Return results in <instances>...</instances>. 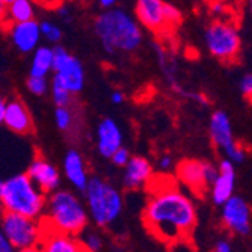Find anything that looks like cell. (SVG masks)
Returning a JSON list of instances; mask_svg holds the SVG:
<instances>
[{"instance_id": "6da1fadb", "label": "cell", "mask_w": 252, "mask_h": 252, "mask_svg": "<svg viewBox=\"0 0 252 252\" xmlns=\"http://www.w3.org/2000/svg\"><path fill=\"white\" fill-rule=\"evenodd\" d=\"M148 190L142 219L150 234L168 245L189 240L198 222L192 199L168 175H154Z\"/></svg>"}, {"instance_id": "7a4b0ae2", "label": "cell", "mask_w": 252, "mask_h": 252, "mask_svg": "<svg viewBox=\"0 0 252 252\" xmlns=\"http://www.w3.org/2000/svg\"><path fill=\"white\" fill-rule=\"evenodd\" d=\"M94 32L109 55L134 53L144 41L137 20L124 9L109 8L94 20Z\"/></svg>"}, {"instance_id": "3957f363", "label": "cell", "mask_w": 252, "mask_h": 252, "mask_svg": "<svg viewBox=\"0 0 252 252\" xmlns=\"http://www.w3.org/2000/svg\"><path fill=\"white\" fill-rule=\"evenodd\" d=\"M88 220L89 215L86 205L74 192L56 189L49 193L41 216L44 226L65 234L79 236L86 228Z\"/></svg>"}, {"instance_id": "277c9868", "label": "cell", "mask_w": 252, "mask_h": 252, "mask_svg": "<svg viewBox=\"0 0 252 252\" xmlns=\"http://www.w3.org/2000/svg\"><path fill=\"white\" fill-rule=\"evenodd\" d=\"M0 201H2L5 212L41 219L47 195L33 185L28 174H17L5 180V188Z\"/></svg>"}, {"instance_id": "5b68a950", "label": "cell", "mask_w": 252, "mask_h": 252, "mask_svg": "<svg viewBox=\"0 0 252 252\" xmlns=\"http://www.w3.org/2000/svg\"><path fill=\"white\" fill-rule=\"evenodd\" d=\"M83 192L88 215L98 226H107L113 223L123 213V195L107 181L98 177L89 178V183Z\"/></svg>"}, {"instance_id": "8992f818", "label": "cell", "mask_w": 252, "mask_h": 252, "mask_svg": "<svg viewBox=\"0 0 252 252\" xmlns=\"http://www.w3.org/2000/svg\"><path fill=\"white\" fill-rule=\"evenodd\" d=\"M134 18L154 35H171L181 23V12L165 0H136Z\"/></svg>"}, {"instance_id": "52a82bcc", "label": "cell", "mask_w": 252, "mask_h": 252, "mask_svg": "<svg viewBox=\"0 0 252 252\" xmlns=\"http://www.w3.org/2000/svg\"><path fill=\"white\" fill-rule=\"evenodd\" d=\"M204 41L209 53L216 59L225 63H233L239 59L242 42L237 26L231 20H215L205 31Z\"/></svg>"}, {"instance_id": "ba28073f", "label": "cell", "mask_w": 252, "mask_h": 252, "mask_svg": "<svg viewBox=\"0 0 252 252\" xmlns=\"http://www.w3.org/2000/svg\"><path fill=\"white\" fill-rule=\"evenodd\" d=\"M0 228H2V231L15 249H23L38 246L44 225L41 219L12 212H3L2 218H0Z\"/></svg>"}, {"instance_id": "9c48e42d", "label": "cell", "mask_w": 252, "mask_h": 252, "mask_svg": "<svg viewBox=\"0 0 252 252\" xmlns=\"http://www.w3.org/2000/svg\"><path fill=\"white\" fill-rule=\"evenodd\" d=\"M53 82L65 86L71 94H79L85 86V68L79 58L63 47H55Z\"/></svg>"}, {"instance_id": "30bf717a", "label": "cell", "mask_w": 252, "mask_h": 252, "mask_svg": "<svg viewBox=\"0 0 252 252\" xmlns=\"http://www.w3.org/2000/svg\"><path fill=\"white\" fill-rule=\"evenodd\" d=\"M252 215L245 199L231 196L222 204V223L228 231L234 234H248L251 231Z\"/></svg>"}, {"instance_id": "8fae6325", "label": "cell", "mask_w": 252, "mask_h": 252, "mask_svg": "<svg viewBox=\"0 0 252 252\" xmlns=\"http://www.w3.org/2000/svg\"><path fill=\"white\" fill-rule=\"evenodd\" d=\"M12 42L14 47L20 53H32L41 42L39 23L36 20H29L23 23H9L3 28Z\"/></svg>"}, {"instance_id": "7c38bea8", "label": "cell", "mask_w": 252, "mask_h": 252, "mask_svg": "<svg viewBox=\"0 0 252 252\" xmlns=\"http://www.w3.org/2000/svg\"><path fill=\"white\" fill-rule=\"evenodd\" d=\"M175 171L180 185L189 189L196 196H202L205 190H207V188H210L207 178H205V162L188 158L180 162Z\"/></svg>"}, {"instance_id": "4fadbf2b", "label": "cell", "mask_w": 252, "mask_h": 252, "mask_svg": "<svg viewBox=\"0 0 252 252\" xmlns=\"http://www.w3.org/2000/svg\"><path fill=\"white\" fill-rule=\"evenodd\" d=\"M28 177L33 181V185L39 188L45 195H49L59 189L61 172L59 169L42 156H36L28 168Z\"/></svg>"}, {"instance_id": "5bb4252c", "label": "cell", "mask_w": 252, "mask_h": 252, "mask_svg": "<svg viewBox=\"0 0 252 252\" xmlns=\"http://www.w3.org/2000/svg\"><path fill=\"white\" fill-rule=\"evenodd\" d=\"M123 130L118 126V123L113 118H104L98 123L95 130V142L98 153L109 158L113 151H117L120 147H123Z\"/></svg>"}, {"instance_id": "9a60e30c", "label": "cell", "mask_w": 252, "mask_h": 252, "mask_svg": "<svg viewBox=\"0 0 252 252\" xmlns=\"http://www.w3.org/2000/svg\"><path fill=\"white\" fill-rule=\"evenodd\" d=\"M38 248L41 252H86L79 236L65 234L47 226H44Z\"/></svg>"}, {"instance_id": "2e32d148", "label": "cell", "mask_w": 252, "mask_h": 252, "mask_svg": "<svg viewBox=\"0 0 252 252\" xmlns=\"http://www.w3.org/2000/svg\"><path fill=\"white\" fill-rule=\"evenodd\" d=\"M154 177L153 166L145 157L134 156L130 157L127 165L124 166V186L130 190H139L148 188Z\"/></svg>"}, {"instance_id": "e0dca14e", "label": "cell", "mask_w": 252, "mask_h": 252, "mask_svg": "<svg viewBox=\"0 0 252 252\" xmlns=\"http://www.w3.org/2000/svg\"><path fill=\"white\" fill-rule=\"evenodd\" d=\"M3 124L17 134H29L33 131V120L28 106L18 98L6 101Z\"/></svg>"}, {"instance_id": "ac0fdd59", "label": "cell", "mask_w": 252, "mask_h": 252, "mask_svg": "<svg viewBox=\"0 0 252 252\" xmlns=\"http://www.w3.org/2000/svg\"><path fill=\"white\" fill-rule=\"evenodd\" d=\"M234 183H236V172L234 163L231 160L223 158L219 163L218 175L215 181L210 185L212 198L216 205H222L228 198H231L234 193Z\"/></svg>"}, {"instance_id": "d6986e66", "label": "cell", "mask_w": 252, "mask_h": 252, "mask_svg": "<svg viewBox=\"0 0 252 252\" xmlns=\"http://www.w3.org/2000/svg\"><path fill=\"white\" fill-rule=\"evenodd\" d=\"M63 175L68 183L77 190H85L89 183V171L83 156L77 150H70L63 157Z\"/></svg>"}, {"instance_id": "ffe728a7", "label": "cell", "mask_w": 252, "mask_h": 252, "mask_svg": "<svg viewBox=\"0 0 252 252\" xmlns=\"http://www.w3.org/2000/svg\"><path fill=\"white\" fill-rule=\"evenodd\" d=\"M210 137L215 147L220 151H223L228 145H231L236 139L233 134V126L231 120L222 110H216L212 118H210V126H209Z\"/></svg>"}, {"instance_id": "44dd1931", "label": "cell", "mask_w": 252, "mask_h": 252, "mask_svg": "<svg viewBox=\"0 0 252 252\" xmlns=\"http://www.w3.org/2000/svg\"><path fill=\"white\" fill-rule=\"evenodd\" d=\"M53 58L55 49L50 45H38L32 52L31 59V76L47 77L53 71Z\"/></svg>"}, {"instance_id": "7402d4cb", "label": "cell", "mask_w": 252, "mask_h": 252, "mask_svg": "<svg viewBox=\"0 0 252 252\" xmlns=\"http://www.w3.org/2000/svg\"><path fill=\"white\" fill-rule=\"evenodd\" d=\"M36 5L33 0H12L8 3V25L35 20Z\"/></svg>"}, {"instance_id": "603a6c76", "label": "cell", "mask_w": 252, "mask_h": 252, "mask_svg": "<svg viewBox=\"0 0 252 252\" xmlns=\"http://www.w3.org/2000/svg\"><path fill=\"white\" fill-rule=\"evenodd\" d=\"M55 124L61 131H71L76 124V115L70 106H56Z\"/></svg>"}, {"instance_id": "cb8c5ba5", "label": "cell", "mask_w": 252, "mask_h": 252, "mask_svg": "<svg viewBox=\"0 0 252 252\" xmlns=\"http://www.w3.org/2000/svg\"><path fill=\"white\" fill-rule=\"evenodd\" d=\"M39 31H41V38L45 39L50 44H56L62 38V29L56 25V23L50 20H44L39 23Z\"/></svg>"}, {"instance_id": "d4e9b609", "label": "cell", "mask_w": 252, "mask_h": 252, "mask_svg": "<svg viewBox=\"0 0 252 252\" xmlns=\"http://www.w3.org/2000/svg\"><path fill=\"white\" fill-rule=\"evenodd\" d=\"M50 93H52V98L56 106H71L74 94H71L70 91H68L65 86H62L61 83L52 80Z\"/></svg>"}, {"instance_id": "484cf974", "label": "cell", "mask_w": 252, "mask_h": 252, "mask_svg": "<svg viewBox=\"0 0 252 252\" xmlns=\"http://www.w3.org/2000/svg\"><path fill=\"white\" fill-rule=\"evenodd\" d=\"M79 236H80L79 239H80V242H82L86 252H100L103 249L104 240L98 233H94V231H88L86 233L83 230Z\"/></svg>"}, {"instance_id": "4316f807", "label": "cell", "mask_w": 252, "mask_h": 252, "mask_svg": "<svg viewBox=\"0 0 252 252\" xmlns=\"http://www.w3.org/2000/svg\"><path fill=\"white\" fill-rule=\"evenodd\" d=\"M26 86L29 89V93L36 95V97L45 95L49 93V88H50L47 77H41V76H29Z\"/></svg>"}, {"instance_id": "83f0119b", "label": "cell", "mask_w": 252, "mask_h": 252, "mask_svg": "<svg viewBox=\"0 0 252 252\" xmlns=\"http://www.w3.org/2000/svg\"><path fill=\"white\" fill-rule=\"evenodd\" d=\"M223 154L228 160H231L233 163H240L246 158V147H243L242 144L239 142H233L231 145H228L225 150H223Z\"/></svg>"}, {"instance_id": "f1b7e54d", "label": "cell", "mask_w": 252, "mask_h": 252, "mask_svg": "<svg viewBox=\"0 0 252 252\" xmlns=\"http://www.w3.org/2000/svg\"><path fill=\"white\" fill-rule=\"evenodd\" d=\"M130 153H128V150L127 148H124V147H120L117 151H113V154L109 157L110 160H112V163L115 165V166H120V168H124L126 165H127V162L130 160Z\"/></svg>"}, {"instance_id": "f546056e", "label": "cell", "mask_w": 252, "mask_h": 252, "mask_svg": "<svg viewBox=\"0 0 252 252\" xmlns=\"http://www.w3.org/2000/svg\"><path fill=\"white\" fill-rule=\"evenodd\" d=\"M239 88H240V93L243 94V97H246L249 101H252V74L251 73L245 74L240 79Z\"/></svg>"}, {"instance_id": "4dcf8cb0", "label": "cell", "mask_w": 252, "mask_h": 252, "mask_svg": "<svg viewBox=\"0 0 252 252\" xmlns=\"http://www.w3.org/2000/svg\"><path fill=\"white\" fill-rule=\"evenodd\" d=\"M157 165H158V169L162 171V172H168L174 166V160H172V157L169 154H163V156L158 157Z\"/></svg>"}, {"instance_id": "1f68e13d", "label": "cell", "mask_w": 252, "mask_h": 252, "mask_svg": "<svg viewBox=\"0 0 252 252\" xmlns=\"http://www.w3.org/2000/svg\"><path fill=\"white\" fill-rule=\"evenodd\" d=\"M35 5L44 9H58L61 5H63L65 0H33Z\"/></svg>"}, {"instance_id": "d6a6232c", "label": "cell", "mask_w": 252, "mask_h": 252, "mask_svg": "<svg viewBox=\"0 0 252 252\" xmlns=\"http://www.w3.org/2000/svg\"><path fill=\"white\" fill-rule=\"evenodd\" d=\"M0 252H17L14 245L8 240V237L2 231V228H0Z\"/></svg>"}, {"instance_id": "836d02e7", "label": "cell", "mask_w": 252, "mask_h": 252, "mask_svg": "<svg viewBox=\"0 0 252 252\" xmlns=\"http://www.w3.org/2000/svg\"><path fill=\"white\" fill-rule=\"evenodd\" d=\"M8 25V3L0 0V28H5Z\"/></svg>"}, {"instance_id": "e575fe53", "label": "cell", "mask_w": 252, "mask_h": 252, "mask_svg": "<svg viewBox=\"0 0 252 252\" xmlns=\"http://www.w3.org/2000/svg\"><path fill=\"white\" fill-rule=\"evenodd\" d=\"M212 12L215 15H219L222 17L225 12H226V5L223 2H220V0H215V2L212 3Z\"/></svg>"}, {"instance_id": "d590c367", "label": "cell", "mask_w": 252, "mask_h": 252, "mask_svg": "<svg viewBox=\"0 0 252 252\" xmlns=\"http://www.w3.org/2000/svg\"><path fill=\"white\" fill-rule=\"evenodd\" d=\"M213 252H231V246H230V243H228V242L220 240V242H218V243L215 245Z\"/></svg>"}, {"instance_id": "8d00e7d4", "label": "cell", "mask_w": 252, "mask_h": 252, "mask_svg": "<svg viewBox=\"0 0 252 252\" xmlns=\"http://www.w3.org/2000/svg\"><path fill=\"white\" fill-rule=\"evenodd\" d=\"M124 94L121 93V91H113V93L110 94V101L113 104H123L124 103Z\"/></svg>"}, {"instance_id": "74e56055", "label": "cell", "mask_w": 252, "mask_h": 252, "mask_svg": "<svg viewBox=\"0 0 252 252\" xmlns=\"http://www.w3.org/2000/svg\"><path fill=\"white\" fill-rule=\"evenodd\" d=\"M98 3H100V6H101V8L109 9V8H113V6H115L117 0H98Z\"/></svg>"}, {"instance_id": "f35d334b", "label": "cell", "mask_w": 252, "mask_h": 252, "mask_svg": "<svg viewBox=\"0 0 252 252\" xmlns=\"http://www.w3.org/2000/svg\"><path fill=\"white\" fill-rule=\"evenodd\" d=\"M5 107H6V101L0 98V124H3V118H5Z\"/></svg>"}, {"instance_id": "ab89813d", "label": "cell", "mask_w": 252, "mask_h": 252, "mask_svg": "<svg viewBox=\"0 0 252 252\" xmlns=\"http://www.w3.org/2000/svg\"><path fill=\"white\" fill-rule=\"evenodd\" d=\"M17 252H41L38 246H31V248H23V249H17Z\"/></svg>"}, {"instance_id": "60d3db41", "label": "cell", "mask_w": 252, "mask_h": 252, "mask_svg": "<svg viewBox=\"0 0 252 252\" xmlns=\"http://www.w3.org/2000/svg\"><path fill=\"white\" fill-rule=\"evenodd\" d=\"M3 188H5V180H0V196L3 193Z\"/></svg>"}, {"instance_id": "b9f144b4", "label": "cell", "mask_w": 252, "mask_h": 252, "mask_svg": "<svg viewBox=\"0 0 252 252\" xmlns=\"http://www.w3.org/2000/svg\"><path fill=\"white\" fill-rule=\"evenodd\" d=\"M248 9H249L251 17H252V0H248Z\"/></svg>"}, {"instance_id": "7bdbcfd3", "label": "cell", "mask_w": 252, "mask_h": 252, "mask_svg": "<svg viewBox=\"0 0 252 252\" xmlns=\"http://www.w3.org/2000/svg\"><path fill=\"white\" fill-rule=\"evenodd\" d=\"M3 212H5V209H3V205H2V201H0V218H2Z\"/></svg>"}, {"instance_id": "ee69618b", "label": "cell", "mask_w": 252, "mask_h": 252, "mask_svg": "<svg viewBox=\"0 0 252 252\" xmlns=\"http://www.w3.org/2000/svg\"><path fill=\"white\" fill-rule=\"evenodd\" d=\"M3 2H5V3H9V2H12V0H3Z\"/></svg>"}, {"instance_id": "f6af8a7d", "label": "cell", "mask_w": 252, "mask_h": 252, "mask_svg": "<svg viewBox=\"0 0 252 252\" xmlns=\"http://www.w3.org/2000/svg\"><path fill=\"white\" fill-rule=\"evenodd\" d=\"M115 252H124L123 249H118V251H115Z\"/></svg>"}]
</instances>
